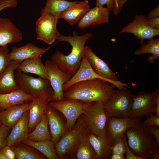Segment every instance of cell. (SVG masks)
<instances>
[{"instance_id":"obj_43","label":"cell","mask_w":159,"mask_h":159,"mask_svg":"<svg viewBox=\"0 0 159 159\" xmlns=\"http://www.w3.org/2000/svg\"><path fill=\"white\" fill-rule=\"evenodd\" d=\"M147 24L151 27L156 29H159V17L148 19Z\"/></svg>"},{"instance_id":"obj_45","label":"cell","mask_w":159,"mask_h":159,"mask_svg":"<svg viewBox=\"0 0 159 159\" xmlns=\"http://www.w3.org/2000/svg\"><path fill=\"white\" fill-rule=\"evenodd\" d=\"M159 16V6L151 10L148 13L147 18L148 19L155 18Z\"/></svg>"},{"instance_id":"obj_28","label":"cell","mask_w":159,"mask_h":159,"mask_svg":"<svg viewBox=\"0 0 159 159\" xmlns=\"http://www.w3.org/2000/svg\"><path fill=\"white\" fill-rule=\"evenodd\" d=\"M17 159H46L42 153L34 147L21 142L15 146H10Z\"/></svg>"},{"instance_id":"obj_27","label":"cell","mask_w":159,"mask_h":159,"mask_svg":"<svg viewBox=\"0 0 159 159\" xmlns=\"http://www.w3.org/2000/svg\"><path fill=\"white\" fill-rule=\"evenodd\" d=\"M29 103L15 105L0 111V121L11 129L28 110Z\"/></svg>"},{"instance_id":"obj_44","label":"cell","mask_w":159,"mask_h":159,"mask_svg":"<svg viewBox=\"0 0 159 159\" xmlns=\"http://www.w3.org/2000/svg\"><path fill=\"white\" fill-rule=\"evenodd\" d=\"M127 151L125 153V159H144L143 158L138 156L135 154L130 150L127 145V141L126 142Z\"/></svg>"},{"instance_id":"obj_5","label":"cell","mask_w":159,"mask_h":159,"mask_svg":"<svg viewBox=\"0 0 159 159\" xmlns=\"http://www.w3.org/2000/svg\"><path fill=\"white\" fill-rule=\"evenodd\" d=\"M14 77L20 88L35 98L44 99L49 102L53 98L54 92L49 80L32 76L19 71H16Z\"/></svg>"},{"instance_id":"obj_10","label":"cell","mask_w":159,"mask_h":159,"mask_svg":"<svg viewBox=\"0 0 159 159\" xmlns=\"http://www.w3.org/2000/svg\"><path fill=\"white\" fill-rule=\"evenodd\" d=\"M104 105L101 102H92L86 107L84 113L91 131L98 135H102L107 130L108 117Z\"/></svg>"},{"instance_id":"obj_13","label":"cell","mask_w":159,"mask_h":159,"mask_svg":"<svg viewBox=\"0 0 159 159\" xmlns=\"http://www.w3.org/2000/svg\"><path fill=\"white\" fill-rule=\"evenodd\" d=\"M41 15L36 24L37 39L51 44L58 39L61 35L56 27L59 19L47 13Z\"/></svg>"},{"instance_id":"obj_2","label":"cell","mask_w":159,"mask_h":159,"mask_svg":"<svg viewBox=\"0 0 159 159\" xmlns=\"http://www.w3.org/2000/svg\"><path fill=\"white\" fill-rule=\"evenodd\" d=\"M93 36L90 33L79 35L76 32H73L72 36L61 34L57 39L58 42H68L72 47L71 52L66 55L56 50L52 55L51 60L60 69L72 77L79 69L84 55V49L86 42Z\"/></svg>"},{"instance_id":"obj_38","label":"cell","mask_w":159,"mask_h":159,"mask_svg":"<svg viewBox=\"0 0 159 159\" xmlns=\"http://www.w3.org/2000/svg\"><path fill=\"white\" fill-rule=\"evenodd\" d=\"M18 3L17 0H0V12L5 9L15 8Z\"/></svg>"},{"instance_id":"obj_19","label":"cell","mask_w":159,"mask_h":159,"mask_svg":"<svg viewBox=\"0 0 159 159\" xmlns=\"http://www.w3.org/2000/svg\"><path fill=\"white\" fill-rule=\"evenodd\" d=\"M51 47H38L29 43L20 47H13L8 55L9 59L20 63L24 60L42 55Z\"/></svg>"},{"instance_id":"obj_34","label":"cell","mask_w":159,"mask_h":159,"mask_svg":"<svg viewBox=\"0 0 159 159\" xmlns=\"http://www.w3.org/2000/svg\"><path fill=\"white\" fill-rule=\"evenodd\" d=\"M126 137L125 133L122 137L119 138L113 143L111 148L112 154L114 153L124 155L125 154L127 151Z\"/></svg>"},{"instance_id":"obj_23","label":"cell","mask_w":159,"mask_h":159,"mask_svg":"<svg viewBox=\"0 0 159 159\" xmlns=\"http://www.w3.org/2000/svg\"><path fill=\"white\" fill-rule=\"evenodd\" d=\"M41 57V55L24 60L17 64L16 71L34 74L39 77L48 79L47 71Z\"/></svg>"},{"instance_id":"obj_20","label":"cell","mask_w":159,"mask_h":159,"mask_svg":"<svg viewBox=\"0 0 159 159\" xmlns=\"http://www.w3.org/2000/svg\"><path fill=\"white\" fill-rule=\"evenodd\" d=\"M88 138L98 159H110L112 155V143L107 129L102 135H98L91 131Z\"/></svg>"},{"instance_id":"obj_30","label":"cell","mask_w":159,"mask_h":159,"mask_svg":"<svg viewBox=\"0 0 159 159\" xmlns=\"http://www.w3.org/2000/svg\"><path fill=\"white\" fill-rule=\"evenodd\" d=\"M77 1L66 0H46L45 6L41 10L40 14L48 13L59 19L61 14L65 10Z\"/></svg>"},{"instance_id":"obj_33","label":"cell","mask_w":159,"mask_h":159,"mask_svg":"<svg viewBox=\"0 0 159 159\" xmlns=\"http://www.w3.org/2000/svg\"><path fill=\"white\" fill-rule=\"evenodd\" d=\"M75 158L77 159H98L88 137L83 140L78 145Z\"/></svg>"},{"instance_id":"obj_29","label":"cell","mask_w":159,"mask_h":159,"mask_svg":"<svg viewBox=\"0 0 159 159\" xmlns=\"http://www.w3.org/2000/svg\"><path fill=\"white\" fill-rule=\"evenodd\" d=\"M22 142L35 148L47 159H59L56 152L55 145L51 140L35 141L27 139Z\"/></svg>"},{"instance_id":"obj_35","label":"cell","mask_w":159,"mask_h":159,"mask_svg":"<svg viewBox=\"0 0 159 159\" xmlns=\"http://www.w3.org/2000/svg\"><path fill=\"white\" fill-rule=\"evenodd\" d=\"M9 52L8 45L0 47V73L6 69L11 61L8 57Z\"/></svg>"},{"instance_id":"obj_22","label":"cell","mask_w":159,"mask_h":159,"mask_svg":"<svg viewBox=\"0 0 159 159\" xmlns=\"http://www.w3.org/2000/svg\"><path fill=\"white\" fill-rule=\"evenodd\" d=\"M95 79L105 80L93 70L84 55L76 73L68 82L64 85L63 91H66L72 85L77 82Z\"/></svg>"},{"instance_id":"obj_9","label":"cell","mask_w":159,"mask_h":159,"mask_svg":"<svg viewBox=\"0 0 159 159\" xmlns=\"http://www.w3.org/2000/svg\"><path fill=\"white\" fill-rule=\"evenodd\" d=\"M159 89L151 92L140 91L135 95L129 117L141 118L147 117L155 112L156 97Z\"/></svg>"},{"instance_id":"obj_49","label":"cell","mask_w":159,"mask_h":159,"mask_svg":"<svg viewBox=\"0 0 159 159\" xmlns=\"http://www.w3.org/2000/svg\"><path fill=\"white\" fill-rule=\"evenodd\" d=\"M0 159H7L2 149L0 150Z\"/></svg>"},{"instance_id":"obj_25","label":"cell","mask_w":159,"mask_h":159,"mask_svg":"<svg viewBox=\"0 0 159 159\" xmlns=\"http://www.w3.org/2000/svg\"><path fill=\"white\" fill-rule=\"evenodd\" d=\"M34 98L20 88L9 93H0V109L4 110L15 105L25 104Z\"/></svg>"},{"instance_id":"obj_16","label":"cell","mask_w":159,"mask_h":159,"mask_svg":"<svg viewBox=\"0 0 159 159\" xmlns=\"http://www.w3.org/2000/svg\"><path fill=\"white\" fill-rule=\"evenodd\" d=\"M110 13L106 7L96 6L86 12L77 23V27L83 29L88 26L108 23Z\"/></svg>"},{"instance_id":"obj_7","label":"cell","mask_w":159,"mask_h":159,"mask_svg":"<svg viewBox=\"0 0 159 159\" xmlns=\"http://www.w3.org/2000/svg\"><path fill=\"white\" fill-rule=\"evenodd\" d=\"M92 103L65 98L61 101H50L49 104L61 112L65 117L67 128L69 130L73 127L79 117L84 114L86 107Z\"/></svg>"},{"instance_id":"obj_3","label":"cell","mask_w":159,"mask_h":159,"mask_svg":"<svg viewBox=\"0 0 159 159\" xmlns=\"http://www.w3.org/2000/svg\"><path fill=\"white\" fill-rule=\"evenodd\" d=\"M84 114L77 119L73 127L67 131L55 145L59 159H74L81 142L91 132Z\"/></svg>"},{"instance_id":"obj_6","label":"cell","mask_w":159,"mask_h":159,"mask_svg":"<svg viewBox=\"0 0 159 159\" xmlns=\"http://www.w3.org/2000/svg\"><path fill=\"white\" fill-rule=\"evenodd\" d=\"M135 95L126 88L115 90L104 105L107 117H129Z\"/></svg>"},{"instance_id":"obj_24","label":"cell","mask_w":159,"mask_h":159,"mask_svg":"<svg viewBox=\"0 0 159 159\" xmlns=\"http://www.w3.org/2000/svg\"><path fill=\"white\" fill-rule=\"evenodd\" d=\"M90 9L87 0L78 1L65 10L59 19H63L69 25H74L77 23Z\"/></svg>"},{"instance_id":"obj_11","label":"cell","mask_w":159,"mask_h":159,"mask_svg":"<svg viewBox=\"0 0 159 159\" xmlns=\"http://www.w3.org/2000/svg\"><path fill=\"white\" fill-rule=\"evenodd\" d=\"M147 16L145 15H135L131 22L122 29L117 36L123 33H131L140 40V44H143L144 40L150 39L159 34V29L149 26L147 24Z\"/></svg>"},{"instance_id":"obj_26","label":"cell","mask_w":159,"mask_h":159,"mask_svg":"<svg viewBox=\"0 0 159 159\" xmlns=\"http://www.w3.org/2000/svg\"><path fill=\"white\" fill-rule=\"evenodd\" d=\"M17 62L11 60L6 69L0 73V93H9L20 88L14 77Z\"/></svg>"},{"instance_id":"obj_8","label":"cell","mask_w":159,"mask_h":159,"mask_svg":"<svg viewBox=\"0 0 159 159\" xmlns=\"http://www.w3.org/2000/svg\"><path fill=\"white\" fill-rule=\"evenodd\" d=\"M84 53L93 70L105 81L119 90L125 87L130 88L129 84L119 81L116 76L117 73L113 72L107 63L97 56L88 46H85Z\"/></svg>"},{"instance_id":"obj_12","label":"cell","mask_w":159,"mask_h":159,"mask_svg":"<svg viewBox=\"0 0 159 159\" xmlns=\"http://www.w3.org/2000/svg\"><path fill=\"white\" fill-rule=\"evenodd\" d=\"M44 64L54 92L53 98L51 101L64 100L65 98L63 86L70 80L72 76L60 69L51 60L46 61Z\"/></svg>"},{"instance_id":"obj_36","label":"cell","mask_w":159,"mask_h":159,"mask_svg":"<svg viewBox=\"0 0 159 159\" xmlns=\"http://www.w3.org/2000/svg\"><path fill=\"white\" fill-rule=\"evenodd\" d=\"M10 129V127L2 124L0 127V150L7 145V138Z\"/></svg>"},{"instance_id":"obj_15","label":"cell","mask_w":159,"mask_h":159,"mask_svg":"<svg viewBox=\"0 0 159 159\" xmlns=\"http://www.w3.org/2000/svg\"><path fill=\"white\" fill-rule=\"evenodd\" d=\"M140 122L139 118L108 117L107 129L112 144L117 139L122 137L127 129Z\"/></svg>"},{"instance_id":"obj_32","label":"cell","mask_w":159,"mask_h":159,"mask_svg":"<svg viewBox=\"0 0 159 159\" xmlns=\"http://www.w3.org/2000/svg\"><path fill=\"white\" fill-rule=\"evenodd\" d=\"M136 55L147 53L152 54L148 58L147 61L150 63H153L155 60H158L159 57V39L152 38L148 40L146 44H142L140 48L135 52Z\"/></svg>"},{"instance_id":"obj_48","label":"cell","mask_w":159,"mask_h":159,"mask_svg":"<svg viewBox=\"0 0 159 159\" xmlns=\"http://www.w3.org/2000/svg\"><path fill=\"white\" fill-rule=\"evenodd\" d=\"M159 159V149H158L152 154L150 159Z\"/></svg>"},{"instance_id":"obj_39","label":"cell","mask_w":159,"mask_h":159,"mask_svg":"<svg viewBox=\"0 0 159 159\" xmlns=\"http://www.w3.org/2000/svg\"><path fill=\"white\" fill-rule=\"evenodd\" d=\"M142 122V124L146 127L153 125L159 126V118L156 117L152 114L147 117V119Z\"/></svg>"},{"instance_id":"obj_50","label":"cell","mask_w":159,"mask_h":159,"mask_svg":"<svg viewBox=\"0 0 159 159\" xmlns=\"http://www.w3.org/2000/svg\"><path fill=\"white\" fill-rule=\"evenodd\" d=\"M2 122H1L0 121V127L1 126V125H2Z\"/></svg>"},{"instance_id":"obj_31","label":"cell","mask_w":159,"mask_h":159,"mask_svg":"<svg viewBox=\"0 0 159 159\" xmlns=\"http://www.w3.org/2000/svg\"><path fill=\"white\" fill-rule=\"evenodd\" d=\"M27 139L35 141L51 140L47 113L34 129L29 132Z\"/></svg>"},{"instance_id":"obj_37","label":"cell","mask_w":159,"mask_h":159,"mask_svg":"<svg viewBox=\"0 0 159 159\" xmlns=\"http://www.w3.org/2000/svg\"><path fill=\"white\" fill-rule=\"evenodd\" d=\"M117 0H96V6L99 7H104L106 5L107 8L109 12L112 11V9L115 4Z\"/></svg>"},{"instance_id":"obj_1","label":"cell","mask_w":159,"mask_h":159,"mask_svg":"<svg viewBox=\"0 0 159 159\" xmlns=\"http://www.w3.org/2000/svg\"><path fill=\"white\" fill-rule=\"evenodd\" d=\"M116 87L101 79L81 81L71 86L64 92V98L74 99L91 103L101 102L104 104L110 100Z\"/></svg>"},{"instance_id":"obj_14","label":"cell","mask_w":159,"mask_h":159,"mask_svg":"<svg viewBox=\"0 0 159 159\" xmlns=\"http://www.w3.org/2000/svg\"><path fill=\"white\" fill-rule=\"evenodd\" d=\"M47 114L51 140L55 145L68 131L67 127V120L61 112L52 107L49 104Z\"/></svg>"},{"instance_id":"obj_41","label":"cell","mask_w":159,"mask_h":159,"mask_svg":"<svg viewBox=\"0 0 159 159\" xmlns=\"http://www.w3.org/2000/svg\"><path fill=\"white\" fill-rule=\"evenodd\" d=\"M150 132L152 134L159 145V127L155 125L150 126L147 127Z\"/></svg>"},{"instance_id":"obj_17","label":"cell","mask_w":159,"mask_h":159,"mask_svg":"<svg viewBox=\"0 0 159 159\" xmlns=\"http://www.w3.org/2000/svg\"><path fill=\"white\" fill-rule=\"evenodd\" d=\"M22 38L21 31L9 19L0 18V47L18 42Z\"/></svg>"},{"instance_id":"obj_51","label":"cell","mask_w":159,"mask_h":159,"mask_svg":"<svg viewBox=\"0 0 159 159\" xmlns=\"http://www.w3.org/2000/svg\"><path fill=\"white\" fill-rule=\"evenodd\" d=\"M1 110L0 109V111H1Z\"/></svg>"},{"instance_id":"obj_47","label":"cell","mask_w":159,"mask_h":159,"mask_svg":"<svg viewBox=\"0 0 159 159\" xmlns=\"http://www.w3.org/2000/svg\"><path fill=\"white\" fill-rule=\"evenodd\" d=\"M110 159H125L123 155L118 154H112Z\"/></svg>"},{"instance_id":"obj_4","label":"cell","mask_w":159,"mask_h":159,"mask_svg":"<svg viewBox=\"0 0 159 159\" xmlns=\"http://www.w3.org/2000/svg\"><path fill=\"white\" fill-rule=\"evenodd\" d=\"M130 150L136 155L144 159H150L152 154L159 149V145L147 127L142 122L125 132Z\"/></svg>"},{"instance_id":"obj_46","label":"cell","mask_w":159,"mask_h":159,"mask_svg":"<svg viewBox=\"0 0 159 159\" xmlns=\"http://www.w3.org/2000/svg\"><path fill=\"white\" fill-rule=\"evenodd\" d=\"M155 117L159 118V93H158L156 97V107L155 110Z\"/></svg>"},{"instance_id":"obj_42","label":"cell","mask_w":159,"mask_h":159,"mask_svg":"<svg viewBox=\"0 0 159 159\" xmlns=\"http://www.w3.org/2000/svg\"><path fill=\"white\" fill-rule=\"evenodd\" d=\"M2 149L7 159L16 158L15 154L10 146L6 145Z\"/></svg>"},{"instance_id":"obj_18","label":"cell","mask_w":159,"mask_h":159,"mask_svg":"<svg viewBox=\"0 0 159 159\" xmlns=\"http://www.w3.org/2000/svg\"><path fill=\"white\" fill-rule=\"evenodd\" d=\"M29 110L26 111L11 129L7 138V145L15 146L28 138L29 133Z\"/></svg>"},{"instance_id":"obj_40","label":"cell","mask_w":159,"mask_h":159,"mask_svg":"<svg viewBox=\"0 0 159 159\" xmlns=\"http://www.w3.org/2000/svg\"><path fill=\"white\" fill-rule=\"evenodd\" d=\"M129 0H117L112 11L115 16H117L121 11L125 4Z\"/></svg>"},{"instance_id":"obj_21","label":"cell","mask_w":159,"mask_h":159,"mask_svg":"<svg viewBox=\"0 0 159 159\" xmlns=\"http://www.w3.org/2000/svg\"><path fill=\"white\" fill-rule=\"evenodd\" d=\"M49 102L42 98H35L29 103L28 127L32 132L46 113Z\"/></svg>"}]
</instances>
